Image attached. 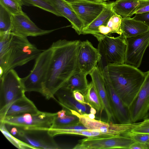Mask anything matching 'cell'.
Masks as SVG:
<instances>
[{
	"label": "cell",
	"mask_w": 149,
	"mask_h": 149,
	"mask_svg": "<svg viewBox=\"0 0 149 149\" xmlns=\"http://www.w3.org/2000/svg\"><path fill=\"white\" fill-rule=\"evenodd\" d=\"M126 39L127 46L125 63L138 68L141 64L145 51L149 46V31Z\"/></svg>",
	"instance_id": "cell-11"
},
{
	"label": "cell",
	"mask_w": 149,
	"mask_h": 149,
	"mask_svg": "<svg viewBox=\"0 0 149 149\" xmlns=\"http://www.w3.org/2000/svg\"><path fill=\"white\" fill-rule=\"evenodd\" d=\"M96 110L92 107H90V113L95 115L97 113Z\"/></svg>",
	"instance_id": "cell-41"
},
{
	"label": "cell",
	"mask_w": 149,
	"mask_h": 149,
	"mask_svg": "<svg viewBox=\"0 0 149 149\" xmlns=\"http://www.w3.org/2000/svg\"><path fill=\"white\" fill-rule=\"evenodd\" d=\"M55 8L60 17L67 19L72 28L79 35L82 34L84 28L83 24L78 17L69 2L65 0H47Z\"/></svg>",
	"instance_id": "cell-18"
},
{
	"label": "cell",
	"mask_w": 149,
	"mask_h": 149,
	"mask_svg": "<svg viewBox=\"0 0 149 149\" xmlns=\"http://www.w3.org/2000/svg\"><path fill=\"white\" fill-rule=\"evenodd\" d=\"M56 113L39 111L35 113L5 118L0 123H3L25 129L49 130L52 126Z\"/></svg>",
	"instance_id": "cell-7"
},
{
	"label": "cell",
	"mask_w": 149,
	"mask_h": 149,
	"mask_svg": "<svg viewBox=\"0 0 149 149\" xmlns=\"http://www.w3.org/2000/svg\"><path fill=\"white\" fill-rule=\"evenodd\" d=\"M134 133H140L149 134V118L143 119L130 131Z\"/></svg>",
	"instance_id": "cell-34"
},
{
	"label": "cell",
	"mask_w": 149,
	"mask_h": 149,
	"mask_svg": "<svg viewBox=\"0 0 149 149\" xmlns=\"http://www.w3.org/2000/svg\"><path fill=\"white\" fill-rule=\"evenodd\" d=\"M21 78L14 69L0 77V118L11 104L26 96Z\"/></svg>",
	"instance_id": "cell-4"
},
{
	"label": "cell",
	"mask_w": 149,
	"mask_h": 149,
	"mask_svg": "<svg viewBox=\"0 0 149 149\" xmlns=\"http://www.w3.org/2000/svg\"><path fill=\"white\" fill-rule=\"evenodd\" d=\"M10 125L12 127L10 128V131H9L13 136L16 137L18 132V128L16 126Z\"/></svg>",
	"instance_id": "cell-40"
},
{
	"label": "cell",
	"mask_w": 149,
	"mask_h": 149,
	"mask_svg": "<svg viewBox=\"0 0 149 149\" xmlns=\"http://www.w3.org/2000/svg\"><path fill=\"white\" fill-rule=\"evenodd\" d=\"M134 141L129 137L123 135L92 137L80 140L74 149H129Z\"/></svg>",
	"instance_id": "cell-9"
},
{
	"label": "cell",
	"mask_w": 149,
	"mask_h": 149,
	"mask_svg": "<svg viewBox=\"0 0 149 149\" xmlns=\"http://www.w3.org/2000/svg\"><path fill=\"white\" fill-rule=\"evenodd\" d=\"M72 93L73 97L76 100L81 104L88 106L85 101L84 96L82 93L77 91H74Z\"/></svg>",
	"instance_id": "cell-37"
},
{
	"label": "cell",
	"mask_w": 149,
	"mask_h": 149,
	"mask_svg": "<svg viewBox=\"0 0 149 149\" xmlns=\"http://www.w3.org/2000/svg\"><path fill=\"white\" fill-rule=\"evenodd\" d=\"M122 34L125 38L141 35L149 31V27L143 22L131 17L122 18Z\"/></svg>",
	"instance_id": "cell-21"
},
{
	"label": "cell",
	"mask_w": 149,
	"mask_h": 149,
	"mask_svg": "<svg viewBox=\"0 0 149 149\" xmlns=\"http://www.w3.org/2000/svg\"><path fill=\"white\" fill-rule=\"evenodd\" d=\"M85 101L90 107L94 108L98 113L104 110L102 104L96 88L91 81L89 84L88 88L84 95Z\"/></svg>",
	"instance_id": "cell-26"
},
{
	"label": "cell",
	"mask_w": 149,
	"mask_h": 149,
	"mask_svg": "<svg viewBox=\"0 0 149 149\" xmlns=\"http://www.w3.org/2000/svg\"><path fill=\"white\" fill-rule=\"evenodd\" d=\"M70 111L71 114L79 118L80 122L88 129L97 131L111 136L122 135L131 130L138 123L124 124L106 122L90 119L87 116L86 113L82 114L74 110H70Z\"/></svg>",
	"instance_id": "cell-8"
},
{
	"label": "cell",
	"mask_w": 149,
	"mask_h": 149,
	"mask_svg": "<svg viewBox=\"0 0 149 149\" xmlns=\"http://www.w3.org/2000/svg\"><path fill=\"white\" fill-rule=\"evenodd\" d=\"M57 29L45 30L38 27L26 13L11 15L10 33L23 37L37 36L50 33Z\"/></svg>",
	"instance_id": "cell-13"
},
{
	"label": "cell",
	"mask_w": 149,
	"mask_h": 149,
	"mask_svg": "<svg viewBox=\"0 0 149 149\" xmlns=\"http://www.w3.org/2000/svg\"><path fill=\"white\" fill-rule=\"evenodd\" d=\"M89 74L91 77L92 81L96 88L102 104L104 110L107 116V121L116 123L108 97L102 69L97 66Z\"/></svg>",
	"instance_id": "cell-17"
},
{
	"label": "cell",
	"mask_w": 149,
	"mask_h": 149,
	"mask_svg": "<svg viewBox=\"0 0 149 149\" xmlns=\"http://www.w3.org/2000/svg\"><path fill=\"white\" fill-rule=\"evenodd\" d=\"M0 4L12 15H19L23 12L21 0H0Z\"/></svg>",
	"instance_id": "cell-31"
},
{
	"label": "cell",
	"mask_w": 149,
	"mask_h": 149,
	"mask_svg": "<svg viewBox=\"0 0 149 149\" xmlns=\"http://www.w3.org/2000/svg\"><path fill=\"white\" fill-rule=\"evenodd\" d=\"M56 95L59 104L63 108L68 110H72L83 114L86 113V105L81 104L76 100L72 93L62 87L56 92Z\"/></svg>",
	"instance_id": "cell-20"
},
{
	"label": "cell",
	"mask_w": 149,
	"mask_h": 149,
	"mask_svg": "<svg viewBox=\"0 0 149 149\" xmlns=\"http://www.w3.org/2000/svg\"><path fill=\"white\" fill-rule=\"evenodd\" d=\"M132 18L143 22L149 27V12L135 14Z\"/></svg>",
	"instance_id": "cell-36"
},
{
	"label": "cell",
	"mask_w": 149,
	"mask_h": 149,
	"mask_svg": "<svg viewBox=\"0 0 149 149\" xmlns=\"http://www.w3.org/2000/svg\"><path fill=\"white\" fill-rule=\"evenodd\" d=\"M109 0H102L103 2H106V1H109Z\"/></svg>",
	"instance_id": "cell-46"
},
{
	"label": "cell",
	"mask_w": 149,
	"mask_h": 149,
	"mask_svg": "<svg viewBox=\"0 0 149 149\" xmlns=\"http://www.w3.org/2000/svg\"><path fill=\"white\" fill-rule=\"evenodd\" d=\"M111 3L113 12L120 16L123 18L131 17L134 14L139 0H116Z\"/></svg>",
	"instance_id": "cell-23"
},
{
	"label": "cell",
	"mask_w": 149,
	"mask_h": 149,
	"mask_svg": "<svg viewBox=\"0 0 149 149\" xmlns=\"http://www.w3.org/2000/svg\"><path fill=\"white\" fill-rule=\"evenodd\" d=\"M65 1H66L68 2H71L74 1L76 0H65Z\"/></svg>",
	"instance_id": "cell-45"
},
{
	"label": "cell",
	"mask_w": 149,
	"mask_h": 149,
	"mask_svg": "<svg viewBox=\"0 0 149 149\" xmlns=\"http://www.w3.org/2000/svg\"><path fill=\"white\" fill-rule=\"evenodd\" d=\"M102 72L108 97L116 122L124 124L132 123L129 107L124 103L115 91L107 76Z\"/></svg>",
	"instance_id": "cell-14"
},
{
	"label": "cell",
	"mask_w": 149,
	"mask_h": 149,
	"mask_svg": "<svg viewBox=\"0 0 149 149\" xmlns=\"http://www.w3.org/2000/svg\"><path fill=\"white\" fill-rule=\"evenodd\" d=\"M11 15V14L0 4V34L10 33Z\"/></svg>",
	"instance_id": "cell-30"
},
{
	"label": "cell",
	"mask_w": 149,
	"mask_h": 149,
	"mask_svg": "<svg viewBox=\"0 0 149 149\" xmlns=\"http://www.w3.org/2000/svg\"><path fill=\"white\" fill-rule=\"evenodd\" d=\"M137 96L129 107L132 123L144 119L149 111V70Z\"/></svg>",
	"instance_id": "cell-16"
},
{
	"label": "cell",
	"mask_w": 149,
	"mask_h": 149,
	"mask_svg": "<svg viewBox=\"0 0 149 149\" xmlns=\"http://www.w3.org/2000/svg\"><path fill=\"white\" fill-rule=\"evenodd\" d=\"M23 5L34 6L50 12L57 16L59 13L54 6L47 0H21Z\"/></svg>",
	"instance_id": "cell-27"
},
{
	"label": "cell",
	"mask_w": 149,
	"mask_h": 149,
	"mask_svg": "<svg viewBox=\"0 0 149 149\" xmlns=\"http://www.w3.org/2000/svg\"><path fill=\"white\" fill-rule=\"evenodd\" d=\"M102 70L116 93L129 108L144 81V72L125 63L108 64Z\"/></svg>",
	"instance_id": "cell-2"
},
{
	"label": "cell",
	"mask_w": 149,
	"mask_h": 149,
	"mask_svg": "<svg viewBox=\"0 0 149 149\" xmlns=\"http://www.w3.org/2000/svg\"><path fill=\"white\" fill-rule=\"evenodd\" d=\"M65 109L66 111V115L64 117L59 118L55 116L51 128H55L67 126L76 124L79 122V119L78 117L71 114L69 111Z\"/></svg>",
	"instance_id": "cell-28"
},
{
	"label": "cell",
	"mask_w": 149,
	"mask_h": 149,
	"mask_svg": "<svg viewBox=\"0 0 149 149\" xmlns=\"http://www.w3.org/2000/svg\"><path fill=\"white\" fill-rule=\"evenodd\" d=\"M149 118V111L145 116L144 119Z\"/></svg>",
	"instance_id": "cell-43"
},
{
	"label": "cell",
	"mask_w": 149,
	"mask_h": 149,
	"mask_svg": "<svg viewBox=\"0 0 149 149\" xmlns=\"http://www.w3.org/2000/svg\"><path fill=\"white\" fill-rule=\"evenodd\" d=\"M149 144L134 142L130 146L129 149H149Z\"/></svg>",
	"instance_id": "cell-38"
},
{
	"label": "cell",
	"mask_w": 149,
	"mask_h": 149,
	"mask_svg": "<svg viewBox=\"0 0 149 149\" xmlns=\"http://www.w3.org/2000/svg\"><path fill=\"white\" fill-rule=\"evenodd\" d=\"M3 123H0V130L6 138L14 146L20 149H34L32 146L24 142L13 136Z\"/></svg>",
	"instance_id": "cell-29"
},
{
	"label": "cell",
	"mask_w": 149,
	"mask_h": 149,
	"mask_svg": "<svg viewBox=\"0 0 149 149\" xmlns=\"http://www.w3.org/2000/svg\"><path fill=\"white\" fill-rule=\"evenodd\" d=\"M53 54L51 46L44 50L36 59L30 73L22 78L25 92L35 91L42 94L45 80Z\"/></svg>",
	"instance_id": "cell-6"
},
{
	"label": "cell",
	"mask_w": 149,
	"mask_h": 149,
	"mask_svg": "<svg viewBox=\"0 0 149 149\" xmlns=\"http://www.w3.org/2000/svg\"><path fill=\"white\" fill-rule=\"evenodd\" d=\"M122 135L129 137L135 142L149 144V134L134 133L129 131Z\"/></svg>",
	"instance_id": "cell-33"
},
{
	"label": "cell",
	"mask_w": 149,
	"mask_h": 149,
	"mask_svg": "<svg viewBox=\"0 0 149 149\" xmlns=\"http://www.w3.org/2000/svg\"><path fill=\"white\" fill-rule=\"evenodd\" d=\"M87 116L88 117L91 119H94L95 118V115L91 113H89V114L86 113Z\"/></svg>",
	"instance_id": "cell-42"
},
{
	"label": "cell",
	"mask_w": 149,
	"mask_h": 149,
	"mask_svg": "<svg viewBox=\"0 0 149 149\" xmlns=\"http://www.w3.org/2000/svg\"><path fill=\"white\" fill-rule=\"evenodd\" d=\"M48 131L49 134L53 137L61 134L79 135L87 137H102L106 135L96 130H81L69 129L61 127L51 128Z\"/></svg>",
	"instance_id": "cell-25"
},
{
	"label": "cell",
	"mask_w": 149,
	"mask_h": 149,
	"mask_svg": "<svg viewBox=\"0 0 149 149\" xmlns=\"http://www.w3.org/2000/svg\"><path fill=\"white\" fill-rule=\"evenodd\" d=\"M122 18L118 15L113 13L107 23V25L110 28L112 33H116L120 35L122 34L121 25Z\"/></svg>",
	"instance_id": "cell-32"
},
{
	"label": "cell",
	"mask_w": 149,
	"mask_h": 149,
	"mask_svg": "<svg viewBox=\"0 0 149 149\" xmlns=\"http://www.w3.org/2000/svg\"><path fill=\"white\" fill-rule=\"evenodd\" d=\"M43 50L27 37L11 33L5 50L0 55V77L9 70L36 59Z\"/></svg>",
	"instance_id": "cell-3"
},
{
	"label": "cell",
	"mask_w": 149,
	"mask_h": 149,
	"mask_svg": "<svg viewBox=\"0 0 149 149\" xmlns=\"http://www.w3.org/2000/svg\"></svg>",
	"instance_id": "cell-47"
},
{
	"label": "cell",
	"mask_w": 149,
	"mask_h": 149,
	"mask_svg": "<svg viewBox=\"0 0 149 149\" xmlns=\"http://www.w3.org/2000/svg\"><path fill=\"white\" fill-rule=\"evenodd\" d=\"M102 55L98 49L95 48L88 40L81 41L78 55L79 70L89 74L101 60Z\"/></svg>",
	"instance_id": "cell-15"
},
{
	"label": "cell",
	"mask_w": 149,
	"mask_h": 149,
	"mask_svg": "<svg viewBox=\"0 0 149 149\" xmlns=\"http://www.w3.org/2000/svg\"><path fill=\"white\" fill-rule=\"evenodd\" d=\"M17 127L18 132L16 138L34 149L60 148L53 137L49 134L48 130L25 129Z\"/></svg>",
	"instance_id": "cell-10"
},
{
	"label": "cell",
	"mask_w": 149,
	"mask_h": 149,
	"mask_svg": "<svg viewBox=\"0 0 149 149\" xmlns=\"http://www.w3.org/2000/svg\"><path fill=\"white\" fill-rule=\"evenodd\" d=\"M81 41L60 39L50 46L53 54L42 94L47 99L53 98L57 91L69 79L79 71L78 55Z\"/></svg>",
	"instance_id": "cell-1"
},
{
	"label": "cell",
	"mask_w": 149,
	"mask_h": 149,
	"mask_svg": "<svg viewBox=\"0 0 149 149\" xmlns=\"http://www.w3.org/2000/svg\"><path fill=\"white\" fill-rule=\"evenodd\" d=\"M92 1H98V2H103L102 1V0H91Z\"/></svg>",
	"instance_id": "cell-44"
},
{
	"label": "cell",
	"mask_w": 149,
	"mask_h": 149,
	"mask_svg": "<svg viewBox=\"0 0 149 149\" xmlns=\"http://www.w3.org/2000/svg\"><path fill=\"white\" fill-rule=\"evenodd\" d=\"M113 12L111 3H107L101 13L92 22L83 29L82 34H91L93 36L99 34L98 29L100 26L107 25Z\"/></svg>",
	"instance_id": "cell-22"
},
{
	"label": "cell",
	"mask_w": 149,
	"mask_h": 149,
	"mask_svg": "<svg viewBox=\"0 0 149 149\" xmlns=\"http://www.w3.org/2000/svg\"><path fill=\"white\" fill-rule=\"evenodd\" d=\"M149 12V0H140L134 12V14Z\"/></svg>",
	"instance_id": "cell-35"
},
{
	"label": "cell",
	"mask_w": 149,
	"mask_h": 149,
	"mask_svg": "<svg viewBox=\"0 0 149 149\" xmlns=\"http://www.w3.org/2000/svg\"><path fill=\"white\" fill-rule=\"evenodd\" d=\"M94 36L99 42L98 49L106 65L125 63L127 45L126 38L122 34L115 37L101 34Z\"/></svg>",
	"instance_id": "cell-5"
},
{
	"label": "cell",
	"mask_w": 149,
	"mask_h": 149,
	"mask_svg": "<svg viewBox=\"0 0 149 149\" xmlns=\"http://www.w3.org/2000/svg\"><path fill=\"white\" fill-rule=\"evenodd\" d=\"M87 75L79 71L72 75L63 87L72 92L74 91H79L84 95L89 86Z\"/></svg>",
	"instance_id": "cell-24"
},
{
	"label": "cell",
	"mask_w": 149,
	"mask_h": 149,
	"mask_svg": "<svg viewBox=\"0 0 149 149\" xmlns=\"http://www.w3.org/2000/svg\"><path fill=\"white\" fill-rule=\"evenodd\" d=\"M39 111L33 102L25 96L11 104L2 117L0 118V122L5 118L19 116L27 113H35Z\"/></svg>",
	"instance_id": "cell-19"
},
{
	"label": "cell",
	"mask_w": 149,
	"mask_h": 149,
	"mask_svg": "<svg viewBox=\"0 0 149 149\" xmlns=\"http://www.w3.org/2000/svg\"><path fill=\"white\" fill-rule=\"evenodd\" d=\"M68 2L83 24L84 28L98 17L107 4L105 2L91 0H76Z\"/></svg>",
	"instance_id": "cell-12"
},
{
	"label": "cell",
	"mask_w": 149,
	"mask_h": 149,
	"mask_svg": "<svg viewBox=\"0 0 149 149\" xmlns=\"http://www.w3.org/2000/svg\"><path fill=\"white\" fill-rule=\"evenodd\" d=\"M99 34L109 35L112 33V31L109 27L107 25H103L100 26L98 29Z\"/></svg>",
	"instance_id": "cell-39"
}]
</instances>
